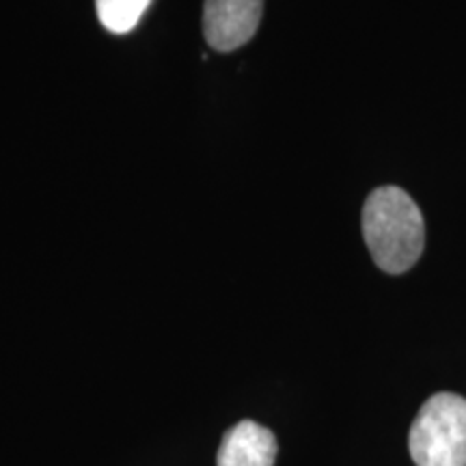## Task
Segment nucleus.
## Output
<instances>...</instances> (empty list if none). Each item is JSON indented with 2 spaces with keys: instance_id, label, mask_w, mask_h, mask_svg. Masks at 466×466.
I'll list each match as a JSON object with an SVG mask.
<instances>
[{
  "instance_id": "f03ea898",
  "label": "nucleus",
  "mask_w": 466,
  "mask_h": 466,
  "mask_svg": "<svg viewBox=\"0 0 466 466\" xmlns=\"http://www.w3.org/2000/svg\"><path fill=\"white\" fill-rule=\"evenodd\" d=\"M408 450L417 466H466V400L436 393L410 425Z\"/></svg>"
},
{
  "instance_id": "f257e3e1",
  "label": "nucleus",
  "mask_w": 466,
  "mask_h": 466,
  "mask_svg": "<svg viewBox=\"0 0 466 466\" xmlns=\"http://www.w3.org/2000/svg\"><path fill=\"white\" fill-rule=\"evenodd\" d=\"M363 236L371 259L389 275L410 270L425 247L421 209L406 190L382 186L363 206Z\"/></svg>"
},
{
  "instance_id": "7ed1b4c3",
  "label": "nucleus",
  "mask_w": 466,
  "mask_h": 466,
  "mask_svg": "<svg viewBox=\"0 0 466 466\" xmlns=\"http://www.w3.org/2000/svg\"><path fill=\"white\" fill-rule=\"evenodd\" d=\"M264 0H206L203 33L208 44L218 52H231L258 33Z\"/></svg>"
},
{
  "instance_id": "20e7f679",
  "label": "nucleus",
  "mask_w": 466,
  "mask_h": 466,
  "mask_svg": "<svg viewBox=\"0 0 466 466\" xmlns=\"http://www.w3.org/2000/svg\"><path fill=\"white\" fill-rule=\"evenodd\" d=\"M275 434L248 419L227 430L217 453V466H275Z\"/></svg>"
},
{
  "instance_id": "39448f33",
  "label": "nucleus",
  "mask_w": 466,
  "mask_h": 466,
  "mask_svg": "<svg viewBox=\"0 0 466 466\" xmlns=\"http://www.w3.org/2000/svg\"><path fill=\"white\" fill-rule=\"evenodd\" d=\"M151 0H96L97 17L110 33H130Z\"/></svg>"
}]
</instances>
